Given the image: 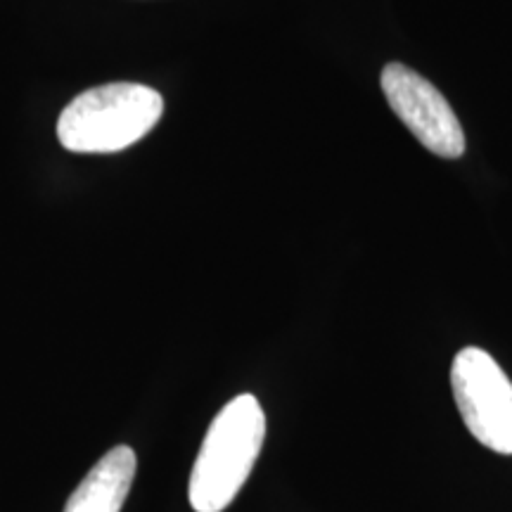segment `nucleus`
Wrapping results in <instances>:
<instances>
[{
    "instance_id": "3",
    "label": "nucleus",
    "mask_w": 512,
    "mask_h": 512,
    "mask_svg": "<svg viewBox=\"0 0 512 512\" xmlns=\"http://www.w3.org/2000/svg\"><path fill=\"white\" fill-rule=\"evenodd\" d=\"M451 387L472 437L494 453L512 456V382L496 358L479 347L458 351Z\"/></svg>"
},
{
    "instance_id": "5",
    "label": "nucleus",
    "mask_w": 512,
    "mask_h": 512,
    "mask_svg": "<svg viewBox=\"0 0 512 512\" xmlns=\"http://www.w3.org/2000/svg\"><path fill=\"white\" fill-rule=\"evenodd\" d=\"M136 467L138 460L131 446H114L76 486L64 512H121L131 494Z\"/></svg>"
},
{
    "instance_id": "2",
    "label": "nucleus",
    "mask_w": 512,
    "mask_h": 512,
    "mask_svg": "<svg viewBox=\"0 0 512 512\" xmlns=\"http://www.w3.org/2000/svg\"><path fill=\"white\" fill-rule=\"evenodd\" d=\"M164 100L140 83H107L88 88L64 107L57 138L69 152L110 155L138 143L162 119Z\"/></svg>"
},
{
    "instance_id": "1",
    "label": "nucleus",
    "mask_w": 512,
    "mask_h": 512,
    "mask_svg": "<svg viewBox=\"0 0 512 512\" xmlns=\"http://www.w3.org/2000/svg\"><path fill=\"white\" fill-rule=\"evenodd\" d=\"M266 439V415L252 394L228 401L209 425L192 465L188 496L195 512H223L252 475Z\"/></svg>"
},
{
    "instance_id": "4",
    "label": "nucleus",
    "mask_w": 512,
    "mask_h": 512,
    "mask_svg": "<svg viewBox=\"0 0 512 512\" xmlns=\"http://www.w3.org/2000/svg\"><path fill=\"white\" fill-rule=\"evenodd\" d=\"M382 91L396 117L427 150L444 159H458L465 152L463 126L437 86L406 64H387Z\"/></svg>"
}]
</instances>
